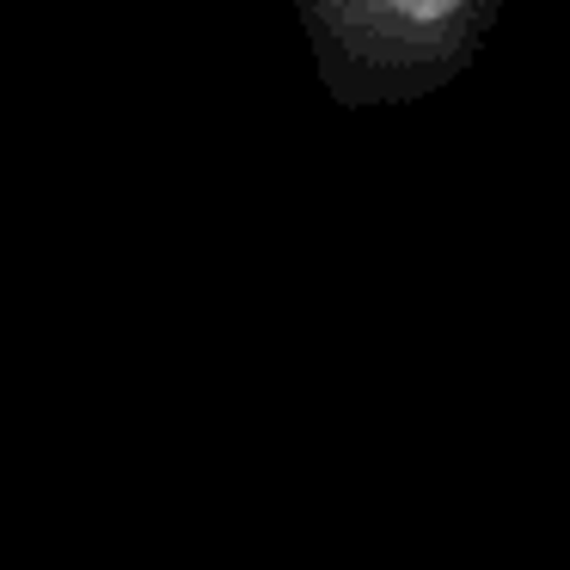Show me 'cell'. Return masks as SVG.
I'll return each mask as SVG.
<instances>
[{
	"instance_id": "6da1fadb",
	"label": "cell",
	"mask_w": 570,
	"mask_h": 570,
	"mask_svg": "<svg viewBox=\"0 0 570 570\" xmlns=\"http://www.w3.org/2000/svg\"><path fill=\"white\" fill-rule=\"evenodd\" d=\"M295 19L337 111H399L479 62L503 0H295Z\"/></svg>"
}]
</instances>
